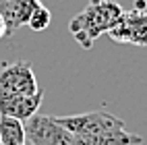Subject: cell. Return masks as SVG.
Instances as JSON below:
<instances>
[{
  "instance_id": "9",
  "label": "cell",
  "mask_w": 147,
  "mask_h": 145,
  "mask_svg": "<svg viewBox=\"0 0 147 145\" xmlns=\"http://www.w3.org/2000/svg\"><path fill=\"white\" fill-rule=\"evenodd\" d=\"M0 145H27L25 122L11 116H0Z\"/></svg>"
},
{
  "instance_id": "10",
  "label": "cell",
  "mask_w": 147,
  "mask_h": 145,
  "mask_svg": "<svg viewBox=\"0 0 147 145\" xmlns=\"http://www.w3.org/2000/svg\"><path fill=\"white\" fill-rule=\"evenodd\" d=\"M50 21H52V13L48 11V6H44V4L40 2V4L33 8V13L29 15L27 27L31 29V31H44V29H48Z\"/></svg>"
},
{
  "instance_id": "11",
  "label": "cell",
  "mask_w": 147,
  "mask_h": 145,
  "mask_svg": "<svg viewBox=\"0 0 147 145\" xmlns=\"http://www.w3.org/2000/svg\"><path fill=\"white\" fill-rule=\"evenodd\" d=\"M2 37H6V29H4V23H2V19H0V40Z\"/></svg>"
},
{
  "instance_id": "3",
  "label": "cell",
  "mask_w": 147,
  "mask_h": 145,
  "mask_svg": "<svg viewBox=\"0 0 147 145\" xmlns=\"http://www.w3.org/2000/svg\"><path fill=\"white\" fill-rule=\"evenodd\" d=\"M106 35L116 44L147 46V11L137 6L131 11H122L120 19Z\"/></svg>"
},
{
  "instance_id": "1",
  "label": "cell",
  "mask_w": 147,
  "mask_h": 145,
  "mask_svg": "<svg viewBox=\"0 0 147 145\" xmlns=\"http://www.w3.org/2000/svg\"><path fill=\"white\" fill-rule=\"evenodd\" d=\"M122 15V6L114 0H89L79 15H75L68 23V31L75 42L85 50H91L95 40L108 33Z\"/></svg>"
},
{
  "instance_id": "7",
  "label": "cell",
  "mask_w": 147,
  "mask_h": 145,
  "mask_svg": "<svg viewBox=\"0 0 147 145\" xmlns=\"http://www.w3.org/2000/svg\"><path fill=\"white\" fill-rule=\"evenodd\" d=\"M42 0H0V19L4 23L6 35L15 33L19 27L27 25L29 15Z\"/></svg>"
},
{
  "instance_id": "4",
  "label": "cell",
  "mask_w": 147,
  "mask_h": 145,
  "mask_svg": "<svg viewBox=\"0 0 147 145\" xmlns=\"http://www.w3.org/2000/svg\"><path fill=\"white\" fill-rule=\"evenodd\" d=\"M25 139L31 145H68L71 133L60 127L54 116L33 114L25 120Z\"/></svg>"
},
{
  "instance_id": "6",
  "label": "cell",
  "mask_w": 147,
  "mask_h": 145,
  "mask_svg": "<svg viewBox=\"0 0 147 145\" xmlns=\"http://www.w3.org/2000/svg\"><path fill=\"white\" fill-rule=\"evenodd\" d=\"M44 102V91L40 89L33 95H17L0 87V116H11L17 120H27L37 114Z\"/></svg>"
},
{
  "instance_id": "8",
  "label": "cell",
  "mask_w": 147,
  "mask_h": 145,
  "mask_svg": "<svg viewBox=\"0 0 147 145\" xmlns=\"http://www.w3.org/2000/svg\"><path fill=\"white\" fill-rule=\"evenodd\" d=\"M141 143H143L141 135L129 133L126 129H116L95 135H71L68 145H141Z\"/></svg>"
},
{
  "instance_id": "5",
  "label": "cell",
  "mask_w": 147,
  "mask_h": 145,
  "mask_svg": "<svg viewBox=\"0 0 147 145\" xmlns=\"http://www.w3.org/2000/svg\"><path fill=\"white\" fill-rule=\"evenodd\" d=\"M0 87L17 95H33L40 91L33 66L25 60L8 62L0 69Z\"/></svg>"
},
{
  "instance_id": "2",
  "label": "cell",
  "mask_w": 147,
  "mask_h": 145,
  "mask_svg": "<svg viewBox=\"0 0 147 145\" xmlns=\"http://www.w3.org/2000/svg\"><path fill=\"white\" fill-rule=\"evenodd\" d=\"M54 118L71 135H95V133L124 129V120L110 114L108 110H93V112L73 114V116H54Z\"/></svg>"
}]
</instances>
